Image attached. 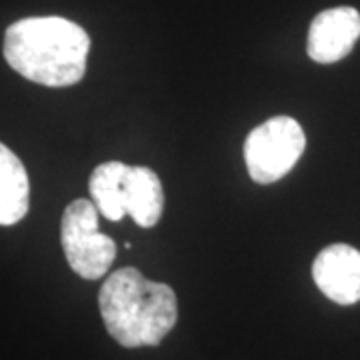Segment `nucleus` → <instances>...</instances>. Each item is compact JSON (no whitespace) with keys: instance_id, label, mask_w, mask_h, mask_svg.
I'll return each mask as SVG.
<instances>
[{"instance_id":"6","label":"nucleus","mask_w":360,"mask_h":360,"mask_svg":"<svg viewBox=\"0 0 360 360\" xmlns=\"http://www.w3.org/2000/svg\"><path fill=\"white\" fill-rule=\"evenodd\" d=\"M312 278L322 295L336 304H356L360 300V252L348 245L322 248L312 262Z\"/></svg>"},{"instance_id":"3","label":"nucleus","mask_w":360,"mask_h":360,"mask_svg":"<svg viewBox=\"0 0 360 360\" xmlns=\"http://www.w3.org/2000/svg\"><path fill=\"white\" fill-rule=\"evenodd\" d=\"M60 243L70 269L86 281L104 276L116 258L115 240L101 232L98 208L86 198H77L65 208Z\"/></svg>"},{"instance_id":"1","label":"nucleus","mask_w":360,"mask_h":360,"mask_svg":"<svg viewBox=\"0 0 360 360\" xmlns=\"http://www.w3.org/2000/svg\"><path fill=\"white\" fill-rule=\"evenodd\" d=\"M90 39L77 22L60 16L16 20L4 34V58L20 77L63 89L84 78Z\"/></svg>"},{"instance_id":"7","label":"nucleus","mask_w":360,"mask_h":360,"mask_svg":"<svg viewBox=\"0 0 360 360\" xmlns=\"http://www.w3.org/2000/svg\"><path fill=\"white\" fill-rule=\"evenodd\" d=\"M30 205V182L22 160L0 142V224L11 226L25 219Z\"/></svg>"},{"instance_id":"5","label":"nucleus","mask_w":360,"mask_h":360,"mask_svg":"<svg viewBox=\"0 0 360 360\" xmlns=\"http://www.w3.org/2000/svg\"><path fill=\"white\" fill-rule=\"evenodd\" d=\"M360 39V13L352 6H336L314 16L307 51L314 63L333 65L342 60Z\"/></svg>"},{"instance_id":"8","label":"nucleus","mask_w":360,"mask_h":360,"mask_svg":"<svg viewBox=\"0 0 360 360\" xmlns=\"http://www.w3.org/2000/svg\"><path fill=\"white\" fill-rule=\"evenodd\" d=\"M127 210L129 217H132L142 229H153L160 220L165 210V193L160 179L153 168L129 167Z\"/></svg>"},{"instance_id":"2","label":"nucleus","mask_w":360,"mask_h":360,"mask_svg":"<svg viewBox=\"0 0 360 360\" xmlns=\"http://www.w3.org/2000/svg\"><path fill=\"white\" fill-rule=\"evenodd\" d=\"M98 307L108 335L124 348L160 345L179 319L174 290L130 266L104 281Z\"/></svg>"},{"instance_id":"9","label":"nucleus","mask_w":360,"mask_h":360,"mask_svg":"<svg viewBox=\"0 0 360 360\" xmlns=\"http://www.w3.org/2000/svg\"><path fill=\"white\" fill-rule=\"evenodd\" d=\"M127 174H129V167L118 160L98 165L90 174L89 191L92 202L108 220H122L129 214Z\"/></svg>"},{"instance_id":"4","label":"nucleus","mask_w":360,"mask_h":360,"mask_svg":"<svg viewBox=\"0 0 360 360\" xmlns=\"http://www.w3.org/2000/svg\"><path fill=\"white\" fill-rule=\"evenodd\" d=\"M307 136L290 116H272L250 130L245 142V162L250 179L272 184L284 179L304 153Z\"/></svg>"}]
</instances>
